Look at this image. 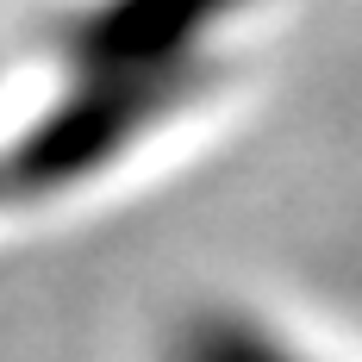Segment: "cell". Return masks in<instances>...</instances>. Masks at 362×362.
<instances>
[{"label": "cell", "mask_w": 362, "mask_h": 362, "mask_svg": "<svg viewBox=\"0 0 362 362\" xmlns=\"http://www.w3.org/2000/svg\"><path fill=\"white\" fill-rule=\"evenodd\" d=\"M169 362H300V356L244 313H200L175 331Z\"/></svg>", "instance_id": "2"}, {"label": "cell", "mask_w": 362, "mask_h": 362, "mask_svg": "<svg viewBox=\"0 0 362 362\" xmlns=\"http://www.w3.org/2000/svg\"><path fill=\"white\" fill-rule=\"evenodd\" d=\"M244 6L250 0H94L69 13L50 32L69 88L25 125L0 163V187L63 194L119 163L150 125L181 112L213 81L200 44Z\"/></svg>", "instance_id": "1"}]
</instances>
